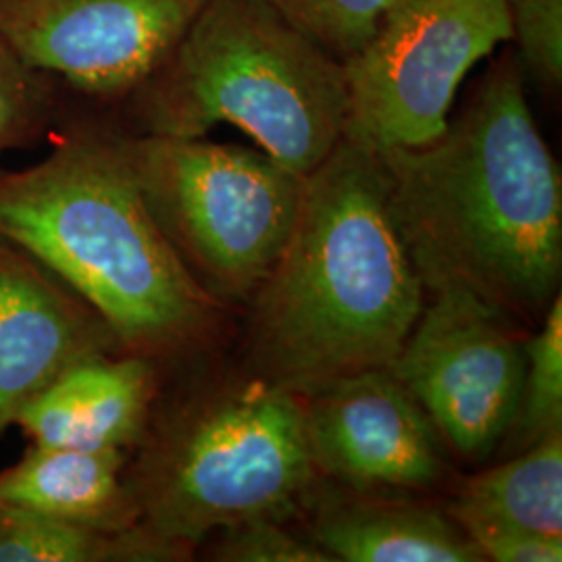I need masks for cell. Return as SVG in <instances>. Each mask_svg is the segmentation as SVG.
<instances>
[{"instance_id": "5", "label": "cell", "mask_w": 562, "mask_h": 562, "mask_svg": "<svg viewBox=\"0 0 562 562\" xmlns=\"http://www.w3.org/2000/svg\"><path fill=\"white\" fill-rule=\"evenodd\" d=\"M125 483L140 525L186 550L241 522L288 519L315 480L299 394L255 380L150 413Z\"/></svg>"}, {"instance_id": "8", "label": "cell", "mask_w": 562, "mask_h": 562, "mask_svg": "<svg viewBox=\"0 0 562 562\" xmlns=\"http://www.w3.org/2000/svg\"><path fill=\"white\" fill-rule=\"evenodd\" d=\"M527 369L525 341L508 315L475 294L434 292L390 371L448 442L483 459L515 422Z\"/></svg>"}, {"instance_id": "2", "label": "cell", "mask_w": 562, "mask_h": 562, "mask_svg": "<svg viewBox=\"0 0 562 562\" xmlns=\"http://www.w3.org/2000/svg\"><path fill=\"white\" fill-rule=\"evenodd\" d=\"M423 290L387 211L380 153L344 136L304 176L292 236L259 288L262 380L308 394L390 369L422 315Z\"/></svg>"}, {"instance_id": "21", "label": "cell", "mask_w": 562, "mask_h": 562, "mask_svg": "<svg viewBox=\"0 0 562 562\" xmlns=\"http://www.w3.org/2000/svg\"><path fill=\"white\" fill-rule=\"evenodd\" d=\"M213 559L234 562H331L315 542H304L281 529L278 521L241 522L222 529Z\"/></svg>"}, {"instance_id": "11", "label": "cell", "mask_w": 562, "mask_h": 562, "mask_svg": "<svg viewBox=\"0 0 562 562\" xmlns=\"http://www.w3.org/2000/svg\"><path fill=\"white\" fill-rule=\"evenodd\" d=\"M121 352L115 331L80 294L0 236V436L65 371Z\"/></svg>"}, {"instance_id": "10", "label": "cell", "mask_w": 562, "mask_h": 562, "mask_svg": "<svg viewBox=\"0 0 562 562\" xmlns=\"http://www.w3.org/2000/svg\"><path fill=\"white\" fill-rule=\"evenodd\" d=\"M317 469L357 487H427L442 477L438 429L390 369L325 383L302 404Z\"/></svg>"}, {"instance_id": "22", "label": "cell", "mask_w": 562, "mask_h": 562, "mask_svg": "<svg viewBox=\"0 0 562 562\" xmlns=\"http://www.w3.org/2000/svg\"><path fill=\"white\" fill-rule=\"evenodd\" d=\"M462 531L482 552L483 561L561 562L562 540H548L519 529L496 527L485 522H467Z\"/></svg>"}, {"instance_id": "4", "label": "cell", "mask_w": 562, "mask_h": 562, "mask_svg": "<svg viewBox=\"0 0 562 562\" xmlns=\"http://www.w3.org/2000/svg\"><path fill=\"white\" fill-rule=\"evenodd\" d=\"M127 113L144 136L204 138L232 123L306 176L346 136V71L267 0H209Z\"/></svg>"}, {"instance_id": "15", "label": "cell", "mask_w": 562, "mask_h": 562, "mask_svg": "<svg viewBox=\"0 0 562 562\" xmlns=\"http://www.w3.org/2000/svg\"><path fill=\"white\" fill-rule=\"evenodd\" d=\"M452 517L459 527L485 522L562 540L561 429L475 477L452 506Z\"/></svg>"}, {"instance_id": "20", "label": "cell", "mask_w": 562, "mask_h": 562, "mask_svg": "<svg viewBox=\"0 0 562 562\" xmlns=\"http://www.w3.org/2000/svg\"><path fill=\"white\" fill-rule=\"evenodd\" d=\"M517 59L531 78L559 88L562 81V0H506Z\"/></svg>"}, {"instance_id": "16", "label": "cell", "mask_w": 562, "mask_h": 562, "mask_svg": "<svg viewBox=\"0 0 562 562\" xmlns=\"http://www.w3.org/2000/svg\"><path fill=\"white\" fill-rule=\"evenodd\" d=\"M186 554L140 522L113 533L0 501V562L173 561Z\"/></svg>"}, {"instance_id": "3", "label": "cell", "mask_w": 562, "mask_h": 562, "mask_svg": "<svg viewBox=\"0 0 562 562\" xmlns=\"http://www.w3.org/2000/svg\"><path fill=\"white\" fill-rule=\"evenodd\" d=\"M127 136L90 115H60L53 150L0 169V236L88 302L125 355L178 357L204 338L215 306L153 220Z\"/></svg>"}, {"instance_id": "17", "label": "cell", "mask_w": 562, "mask_h": 562, "mask_svg": "<svg viewBox=\"0 0 562 562\" xmlns=\"http://www.w3.org/2000/svg\"><path fill=\"white\" fill-rule=\"evenodd\" d=\"M63 111L59 81L32 67L0 34V155L50 138Z\"/></svg>"}, {"instance_id": "18", "label": "cell", "mask_w": 562, "mask_h": 562, "mask_svg": "<svg viewBox=\"0 0 562 562\" xmlns=\"http://www.w3.org/2000/svg\"><path fill=\"white\" fill-rule=\"evenodd\" d=\"M525 352L521 402L508 429L513 443L522 450L562 429L561 294L548 306L540 334L525 341Z\"/></svg>"}, {"instance_id": "12", "label": "cell", "mask_w": 562, "mask_h": 562, "mask_svg": "<svg viewBox=\"0 0 562 562\" xmlns=\"http://www.w3.org/2000/svg\"><path fill=\"white\" fill-rule=\"evenodd\" d=\"M157 396V361L102 355L78 362L42 390L15 425L38 446L130 452L144 436Z\"/></svg>"}, {"instance_id": "14", "label": "cell", "mask_w": 562, "mask_h": 562, "mask_svg": "<svg viewBox=\"0 0 562 562\" xmlns=\"http://www.w3.org/2000/svg\"><path fill=\"white\" fill-rule=\"evenodd\" d=\"M315 543L334 561H483L459 522L417 504H331L315 521Z\"/></svg>"}, {"instance_id": "1", "label": "cell", "mask_w": 562, "mask_h": 562, "mask_svg": "<svg viewBox=\"0 0 562 562\" xmlns=\"http://www.w3.org/2000/svg\"><path fill=\"white\" fill-rule=\"evenodd\" d=\"M387 211L423 288H459L504 315L559 296L562 181L506 53L438 140L385 150Z\"/></svg>"}, {"instance_id": "19", "label": "cell", "mask_w": 562, "mask_h": 562, "mask_svg": "<svg viewBox=\"0 0 562 562\" xmlns=\"http://www.w3.org/2000/svg\"><path fill=\"white\" fill-rule=\"evenodd\" d=\"M329 55L355 57L375 34L392 0H267Z\"/></svg>"}, {"instance_id": "9", "label": "cell", "mask_w": 562, "mask_h": 562, "mask_svg": "<svg viewBox=\"0 0 562 562\" xmlns=\"http://www.w3.org/2000/svg\"><path fill=\"white\" fill-rule=\"evenodd\" d=\"M209 0H0V34L60 88L127 102Z\"/></svg>"}, {"instance_id": "7", "label": "cell", "mask_w": 562, "mask_h": 562, "mask_svg": "<svg viewBox=\"0 0 562 562\" xmlns=\"http://www.w3.org/2000/svg\"><path fill=\"white\" fill-rule=\"evenodd\" d=\"M510 38L506 0H392L344 60L346 138L375 153L438 140L467 74Z\"/></svg>"}, {"instance_id": "13", "label": "cell", "mask_w": 562, "mask_h": 562, "mask_svg": "<svg viewBox=\"0 0 562 562\" xmlns=\"http://www.w3.org/2000/svg\"><path fill=\"white\" fill-rule=\"evenodd\" d=\"M127 452L32 443L20 461L0 471V501L59 521L101 531H127L140 522L125 483Z\"/></svg>"}, {"instance_id": "6", "label": "cell", "mask_w": 562, "mask_h": 562, "mask_svg": "<svg viewBox=\"0 0 562 562\" xmlns=\"http://www.w3.org/2000/svg\"><path fill=\"white\" fill-rule=\"evenodd\" d=\"M144 202L202 290L244 299L259 290L292 236L304 176L261 148L204 138L127 136Z\"/></svg>"}]
</instances>
